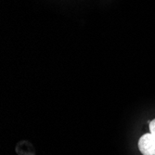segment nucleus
Returning <instances> with one entry per match:
<instances>
[{
  "instance_id": "1",
  "label": "nucleus",
  "mask_w": 155,
  "mask_h": 155,
  "mask_svg": "<svg viewBox=\"0 0 155 155\" xmlns=\"http://www.w3.org/2000/svg\"><path fill=\"white\" fill-rule=\"evenodd\" d=\"M138 149L143 155H155V137L151 133L143 135L138 140Z\"/></svg>"
},
{
  "instance_id": "2",
  "label": "nucleus",
  "mask_w": 155,
  "mask_h": 155,
  "mask_svg": "<svg viewBox=\"0 0 155 155\" xmlns=\"http://www.w3.org/2000/svg\"><path fill=\"white\" fill-rule=\"evenodd\" d=\"M150 133L155 137V119L150 122Z\"/></svg>"
}]
</instances>
